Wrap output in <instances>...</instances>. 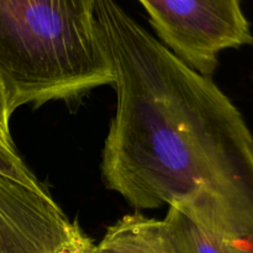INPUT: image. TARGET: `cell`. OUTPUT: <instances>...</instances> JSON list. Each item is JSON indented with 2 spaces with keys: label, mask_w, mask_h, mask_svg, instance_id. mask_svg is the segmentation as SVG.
I'll return each instance as SVG.
<instances>
[{
  "label": "cell",
  "mask_w": 253,
  "mask_h": 253,
  "mask_svg": "<svg viewBox=\"0 0 253 253\" xmlns=\"http://www.w3.org/2000/svg\"><path fill=\"white\" fill-rule=\"evenodd\" d=\"M94 17L116 93L106 188L135 209L168 205L253 250V137L241 113L116 0H94Z\"/></svg>",
  "instance_id": "6da1fadb"
},
{
  "label": "cell",
  "mask_w": 253,
  "mask_h": 253,
  "mask_svg": "<svg viewBox=\"0 0 253 253\" xmlns=\"http://www.w3.org/2000/svg\"><path fill=\"white\" fill-rule=\"evenodd\" d=\"M113 81L94 0H0V83L11 115Z\"/></svg>",
  "instance_id": "7a4b0ae2"
},
{
  "label": "cell",
  "mask_w": 253,
  "mask_h": 253,
  "mask_svg": "<svg viewBox=\"0 0 253 253\" xmlns=\"http://www.w3.org/2000/svg\"><path fill=\"white\" fill-rule=\"evenodd\" d=\"M160 41L190 68L210 77L219 54L253 43L241 0H138Z\"/></svg>",
  "instance_id": "3957f363"
},
{
  "label": "cell",
  "mask_w": 253,
  "mask_h": 253,
  "mask_svg": "<svg viewBox=\"0 0 253 253\" xmlns=\"http://www.w3.org/2000/svg\"><path fill=\"white\" fill-rule=\"evenodd\" d=\"M0 253H95L44 188L0 175Z\"/></svg>",
  "instance_id": "277c9868"
},
{
  "label": "cell",
  "mask_w": 253,
  "mask_h": 253,
  "mask_svg": "<svg viewBox=\"0 0 253 253\" xmlns=\"http://www.w3.org/2000/svg\"><path fill=\"white\" fill-rule=\"evenodd\" d=\"M95 253H180L165 220L125 215L106 230Z\"/></svg>",
  "instance_id": "5b68a950"
},
{
  "label": "cell",
  "mask_w": 253,
  "mask_h": 253,
  "mask_svg": "<svg viewBox=\"0 0 253 253\" xmlns=\"http://www.w3.org/2000/svg\"><path fill=\"white\" fill-rule=\"evenodd\" d=\"M165 221L180 253H253L252 249L202 227L173 208L168 209Z\"/></svg>",
  "instance_id": "8992f818"
},
{
  "label": "cell",
  "mask_w": 253,
  "mask_h": 253,
  "mask_svg": "<svg viewBox=\"0 0 253 253\" xmlns=\"http://www.w3.org/2000/svg\"><path fill=\"white\" fill-rule=\"evenodd\" d=\"M10 114L4 88L0 83V175L22 183L27 187L43 188L17 153L10 135Z\"/></svg>",
  "instance_id": "52a82bcc"
}]
</instances>
